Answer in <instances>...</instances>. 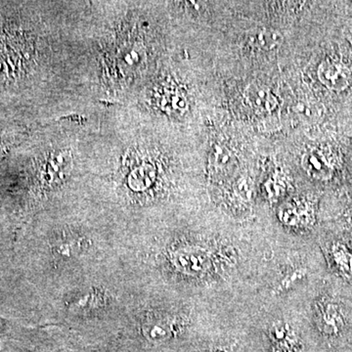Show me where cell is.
Here are the masks:
<instances>
[{
  "instance_id": "cell-1",
  "label": "cell",
  "mask_w": 352,
  "mask_h": 352,
  "mask_svg": "<svg viewBox=\"0 0 352 352\" xmlns=\"http://www.w3.org/2000/svg\"><path fill=\"white\" fill-rule=\"evenodd\" d=\"M319 81L327 88L333 91H342L349 88L351 73L342 62L326 59L317 71Z\"/></svg>"
},
{
  "instance_id": "cell-2",
  "label": "cell",
  "mask_w": 352,
  "mask_h": 352,
  "mask_svg": "<svg viewBox=\"0 0 352 352\" xmlns=\"http://www.w3.org/2000/svg\"><path fill=\"white\" fill-rule=\"evenodd\" d=\"M171 260L176 268L190 275L203 273L210 266L207 253L199 249L183 248L173 251Z\"/></svg>"
},
{
  "instance_id": "cell-3",
  "label": "cell",
  "mask_w": 352,
  "mask_h": 352,
  "mask_svg": "<svg viewBox=\"0 0 352 352\" xmlns=\"http://www.w3.org/2000/svg\"><path fill=\"white\" fill-rule=\"evenodd\" d=\"M237 166L235 153L227 146H214L210 158V175L212 179H223L229 175Z\"/></svg>"
},
{
  "instance_id": "cell-4",
  "label": "cell",
  "mask_w": 352,
  "mask_h": 352,
  "mask_svg": "<svg viewBox=\"0 0 352 352\" xmlns=\"http://www.w3.org/2000/svg\"><path fill=\"white\" fill-rule=\"evenodd\" d=\"M301 166L315 179L329 180L332 177L333 163L323 151L312 149L305 152L301 158Z\"/></svg>"
},
{
  "instance_id": "cell-5",
  "label": "cell",
  "mask_w": 352,
  "mask_h": 352,
  "mask_svg": "<svg viewBox=\"0 0 352 352\" xmlns=\"http://www.w3.org/2000/svg\"><path fill=\"white\" fill-rule=\"evenodd\" d=\"M244 99L251 109L257 113H271L279 106L277 96L266 86L250 84L244 91Z\"/></svg>"
},
{
  "instance_id": "cell-6",
  "label": "cell",
  "mask_w": 352,
  "mask_h": 352,
  "mask_svg": "<svg viewBox=\"0 0 352 352\" xmlns=\"http://www.w3.org/2000/svg\"><path fill=\"white\" fill-rule=\"evenodd\" d=\"M314 207L307 201L288 203L280 210V218L289 225H299L312 223Z\"/></svg>"
},
{
  "instance_id": "cell-7",
  "label": "cell",
  "mask_w": 352,
  "mask_h": 352,
  "mask_svg": "<svg viewBox=\"0 0 352 352\" xmlns=\"http://www.w3.org/2000/svg\"><path fill=\"white\" fill-rule=\"evenodd\" d=\"M15 51L17 49L9 43L8 40L0 36V82L15 77L17 73L20 57Z\"/></svg>"
},
{
  "instance_id": "cell-8",
  "label": "cell",
  "mask_w": 352,
  "mask_h": 352,
  "mask_svg": "<svg viewBox=\"0 0 352 352\" xmlns=\"http://www.w3.org/2000/svg\"><path fill=\"white\" fill-rule=\"evenodd\" d=\"M320 326L322 332L329 336H335L340 332L342 319L337 305L328 303L320 308Z\"/></svg>"
},
{
  "instance_id": "cell-9",
  "label": "cell",
  "mask_w": 352,
  "mask_h": 352,
  "mask_svg": "<svg viewBox=\"0 0 352 352\" xmlns=\"http://www.w3.org/2000/svg\"><path fill=\"white\" fill-rule=\"evenodd\" d=\"M283 43L282 34L275 29H264L251 36L250 45L260 51H273Z\"/></svg>"
},
{
  "instance_id": "cell-10",
  "label": "cell",
  "mask_w": 352,
  "mask_h": 352,
  "mask_svg": "<svg viewBox=\"0 0 352 352\" xmlns=\"http://www.w3.org/2000/svg\"><path fill=\"white\" fill-rule=\"evenodd\" d=\"M161 107L170 113H183L188 108L186 95L179 88L168 86L161 95Z\"/></svg>"
},
{
  "instance_id": "cell-11",
  "label": "cell",
  "mask_w": 352,
  "mask_h": 352,
  "mask_svg": "<svg viewBox=\"0 0 352 352\" xmlns=\"http://www.w3.org/2000/svg\"><path fill=\"white\" fill-rule=\"evenodd\" d=\"M171 324L164 320H152L144 326V334L151 342H163L171 336Z\"/></svg>"
},
{
  "instance_id": "cell-12",
  "label": "cell",
  "mask_w": 352,
  "mask_h": 352,
  "mask_svg": "<svg viewBox=\"0 0 352 352\" xmlns=\"http://www.w3.org/2000/svg\"><path fill=\"white\" fill-rule=\"evenodd\" d=\"M287 183L284 173L277 171L265 182V195L269 200H278L280 197L284 195L286 189H287Z\"/></svg>"
},
{
  "instance_id": "cell-13",
  "label": "cell",
  "mask_w": 352,
  "mask_h": 352,
  "mask_svg": "<svg viewBox=\"0 0 352 352\" xmlns=\"http://www.w3.org/2000/svg\"><path fill=\"white\" fill-rule=\"evenodd\" d=\"M233 199L239 203H248L250 202L251 198V190L250 182L247 178H242L238 180L236 185L233 189Z\"/></svg>"
},
{
  "instance_id": "cell-14",
  "label": "cell",
  "mask_w": 352,
  "mask_h": 352,
  "mask_svg": "<svg viewBox=\"0 0 352 352\" xmlns=\"http://www.w3.org/2000/svg\"><path fill=\"white\" fill-rule=\"evenodd\" d=\"M305 271L297 269V271H292L291 273H288L287 275H285L284 278L280 281V283H279L277 287H276V290H277L278 292L289 290L292 285L296 284L301 278L305 277Z\"/></svg>"
},
{
  "instance_id": "cell-15",
  "label": "cell",
  "mask_w": 352,
  "mask_h": 352,
  "mask_svg": "<svg viewBox=\"0 0 352 352\" xmlns=\"http://www.w3.org/2000/svg\"><path fill=\"white\" fill-rule=\"evenodd\" d=\"M212 352H226L225 351H223V349H216V351H212Z\"/></svg>"
},
{
  "instance_id": "cell-16",
  "label": "cell",
  "mask_w": 352,
  "mask_h": 352,
  "mask_svg": "<svg viewBox=\"0 0 352 352\" xmlns=\"http://www.w3.org/2000/svg\"><path fill=\"white\" fill-rule=\"evenodd\" d=\"M349 42H351V47H352V40H351V38H349Z\"/></svg>"
}]
</instances>
